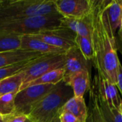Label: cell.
<instances>
[{
    "label": "cell",
    "instance_id": "1",
    "mask_svg": "<svg viewBox=\"0 0 122 122\" xmlns=\"http://www.w3.org/2000/svg\"><path fill=\"white\" fill-rule=\"evenodd\" d=\"M110 1L94 0L91 14L92 24V41L93 45L92 62L98 75L117 84L120 61L117 54L115 35L108 19L107 7Z\"/></svg>",
    "mask_w": 122,
    "mask_h": 122
},
{
    "label": "cell",
    "instance_id": "2",
    "mask_svg": "<svg viewBox=\"0 0 122 122\" xmlns=\"http://www.w3.org/2000/svg\"><path fill=\"white\" fill-rule=\"evenodd\" d=\"M60 14L55 0H5L0 6V24L38 16Z\"/></svg>",
    "mask_w": 122,
    "mask_h": 122
},
{
    "label": "cell",
    "instance_id": "3",
    "mask_svg": "<svg viewBox=\"0 0 122 122\" xmlns=\"http://www.w3.org/2000/svg\"><path fill=\"white\" fill-rule=\"evenodd\" d=\"M74 97L71 87L64 81L37 102L27 115L31 122H51L68 100Z\"/></svg>",
    "mask_w": 122,
    "mask_h": 122
},
{
    "label": "cell",
    "instance_id": "4",
    "mask_svg": "<svg viewBox=\"0 0 122 122\" xmlns=\"http://www.w3.org/2000/svg\"><path fill=\"white\" fill-rule=\"evenodd\" d=\"M61 14L31 16L0 24V35L24 36L51 30L61 25Z\"/></svg>",
    "mask_w": 122,
    "mask_h": 122
},
{
    "label": "cell",
    "instance_id": "5",
    "mask_svg": "<svg viewBox=\"0 0 122 122\" xmlns=\"http://www.w3.org/2000/svg\"><path fill=\"white\" fill-rule=\"evenodd\" d=\"M65 53L56 54H46L36 59L33 63L22 71L23 83L20 91L24 89L26 85L42 75L55 69L64 67Z\"/></svg>",
    "mask_w": 122,
    "mask_h": 122
},
{
    "label": "cell",
    "instance_id": "6",
    "mask_svg": "<svg viewBox=\"0 0 122 122\" xmlns=\"http://www.w3.org/2000/svg\"><path fill=\"white\" fill-rule=\"evenodd\" d=\"M54 86V84H40L28 86L19 91L15 97L14 114L27 116L32 107L49 94Z\"/></svg>",
    "mask_w": 122,
    "mask_h": 122
},
{
    "label": "cell",
    "instance_id": "7",
    "mask_svg": "<svg viewBox=\"0 0 122 122\" xmlns=\"http://www.w3.org/2000/svg\"><path fill=\"white\" fill-rule=\"evenodd\" d=\"M55 4L63 17L80 19L92 14L94 0H55Z\"/></svg>",
    "mask_w": 122,
    "mask_h": 122
},
{
    "label": "cell",
    "instance_id": "8",
    "mask_svg": "<svg viewBox=\"0 0 122 122\" xmlns=\"http://www.w3.org/2000/svg\"><path fill=\"white\" fill-rule=\"evenodd\" d=\"M93 86L95 87L101 98L106 102L109 107H114L119 109L122 99L116 84L97 74L95 76Z\"/></svg>",
    "mask_w": 122,
    "mask_h": 122
},
{
    "label": "cell",
    "instance_id": "9",
    "mask_svg": "<svg viewBox=\"0 0 122 122\" xmlns=\"http://www.w3.org/2000/svg\"><path fill=\"white\" fill-rule=\"evenodd\" d=\"M87 61L79 48L76 46L65 53V64H64V78L74 73L81 71H91L90 64Z\"/></svg>",
    "mask_w": 122,
    "mask_h": 122
},
{
    "label": "cell",
    "instance_id": "10",
    "mask_svg": "<svg viewBox=\"0 0 122 122\" xmlns=\"http://www.w3.org/2000/svg\"><path fill=\"white\" fill-rule=\"evenodd\" d=\"M73 90L74 97H84V95L91 87V73L81 71L64 78L63 80Z\"/></svg>",
    "mask_w": 122,
    "mask_h": 122
},
{
    "label": "cell",
    "instance_id": "11",
    "mask_svg": "<svg viewBox=\"0 0 122 122\" xmlns=\"http://www.w3.org/2000/svg\"><path fill=\"white\" fill-rule=\"evenodd\" d=\"M43 55L46 54L21 49L0 52V68L34 59Z\"/></svg>",
    "mask_w": 122,
    "mask_h": 122
},
{
    "label": "cell",
    "instance_id": "12",
    "mask_svg": "<svg viewBox=\"0 0 122 122\" xmlns=\"http://www.w3.org/2000/svg\"><path fill=\"white\" fill-rule=\"evenodd\" d=\"M21 49L38 52L42 54H64L66 51L60 48L51 46L31 35L21 36Z\"/></svg>",
    "mask_w": 122,
    "mask_h": 122
},
{
    "label": "cell",
    "instance_id": "13",
    "mask_svg": "<svg viewBox=\"0 0 122 122\" xmlns=\"http://www.w3.org/2000/svg\"><path fill=\"white\" fill-rule=\"evenodd\" d=\"M91 14L84 19H80L62 17L61 25L70 29L78 35L92 39V24Z\"/></svg>",
    "mask_w": 122,
    "mask_h": 122
},
{
    "label": "cell",
    "instance_id": "14",
    "mask_svg": "<svg viewBox=\"0 0 122 122\" xmlns=\"http://www.w3.org/2000/svg\"><path fill=\"white\" fill-rule=\"evenodd\" d=\"M60 111H66L73 114L78 122H86L89 116V109L84 97H73L62 107Z\"/></svg>",
    "mask_w": 122,
    "mask_h": 122
},
{
    "label": "cell",
    "instance_id": "15",
    "mask_svg": "<svg viewBox=\"0 0 122 122\" xmlns=\"http://www.w3.org/2000/svg\"><path fill=\"white\" fill-rule=\"evenodd\" d=\"M107 13L112 31L115 35L117 29L120 27L122 18V1H110L107 7Z\"/></svg>",
    "mask_w": 122,
    "mask_h": 122
},
{
    "label": "cell",
    "instance_id": "16",
    "mask_svg": "<svg viewBox=\"0 0 122 122\" xmlns=\"http://www.w3.org/2000/svg\"><path fill=\"white\" fill-rule=\"evenodd\" d=\"M31 36L51 45L57 48H60L61 49H64L65 51H68L69 49L76 46V43L74 41L68 40L63 39L61 37L50 34L48 33H44V32H41L39 34H31Z\"/></svg>",
    "mask_w": 122,
    "mask_h": 122
},
{
    "label": "cell",
    "instance_id": "17",
    "mask_svg": "<svg viewBox=\"0 0 122 122\" xmlns=\"http://www.w3.org/2000/svg\"><path fill=\"white\" fill-rule=\"evenodd\" d=\"M23 83V73L22 71L14 75L9 76L0 81V97L15 93L17 94L20 91V88Z\"/></svg>",
    "mask_w": 122,
    "mask_h": 122
},
{
    "label": "cell",
    "instance_id": "18",
    "mask_svg": "<svg viewBox=\"0 0 122 122\" xmlns=\"http://www.w3.org/2000/svg\"><path fill=\"white\" fill-rule=\"evenodd\" d=\"M92 89L96 94L98 104L107 122H122V116L119 110L114 107H109L106 102L104 101L99 95L94 86H92Z\"/></svg>",
    "mask_w": 122,
    "mask_h": 122
},
{
    "label": "cell",
    "instance_id": "19",
    "mask_svg": "<svg viewBox=\"0 0 122 122\" xmlns=\"http://www.w3.org/2000/svg\"><path fill=\"white\" fill-rule=\"evenodd\" d=\"M64 69H58L53 70L51 71H49L39 78L35 79L32 82L29 83L28 85H26V87L31 86H34V85H40V84H54L56 85L61 81L64 80ZM24 88V89H25Z\"/></svg>",
    "mask_w": 122,
    "mask_h": 122
},
{
    "label": "cell",
    "instance_id": "20",
    "mask_svg": "<svg viewBox=\"0 0 122 122\" xmlns=\"http://www.w3.org/2000/svg\"><path fill=\"white\" fill-rule=\"evenodd\" d=\"M21 36L0 35V52L21 49Z\"/></svg>",
    "mask_w": 122,
    "mask_h": 122
},
{
    "label": "cell",
    "instance_id": "21",
    "mask_svg": "<svg viewBox=\"0 0 122 122\" xmlns=\"http://www.w3.org/2000/svg\"><path fill=\"white\" fill-rule=\"evenodd\" d=\"M35 59H31L29 61L20 62L18 64H15L4 66V67H1L0 68V81L25 70L27 67H29L33 63V61Z\"/></svg>",
    "mask_w": 122,
    "mask_h": 122
},
{
    "label": "cell",
    "instance_id": "22",
    "mask_svg": "<svg viewBox=\"0 0 122 122\" xmlns=\"http://www.w3.org/2000/svg\"><path fill=\"white\" fill-rule=\"evenodd\" d=\"M75 43L84 58L87 61H92L94 51L92 39L77 34L75 39Z\"/></svg>",
    "mask_w": 122,
    "mask_h": 122
},
{
    "label": "cell",
    "instance_id": "23",
    "mask_svg": "<svg viewBox=\"0 0 122 122\" xmlns=\"http://www.w3.org/2000/svg\"><path fill=\"white\" fill-rule=\"evenodd\" d=\"M15 93L7 94L0 97V115L1 117L12 114L15 112Z\"/></svg>",
    "mask_w": 122,
    "mask_h": 122
},
{
    "label": "cell",
    "instance_id": "24",
    "mask_svg": "<svg viewBox=\"0 0 122 122\" xmlns=\"http://www.w3.org/2000/svg\"><path fill=\"white\" fill-rule=\"evenodd\" d=\"M90 105L92 122H107L98 104L96 94L92 89H90Z\"/></svg>",
    "mask_w": 122,
    "mask_h": 122
},
{
    "label": "cell",
    "instance_id": "25",
    "mask_svg": "<svg viewBox=\"0 0 122 122\" xmlns=\"http://www.w3.org/2000/svg\"><path fill=\"white\" fill-rule=\"evenodd\" d=\"M4 122H26L29 119L25 114H12L8 116L2 117Z\"/></svg>",
    "mask_w": 122,
    "mask_h": 122
},
{
    "label": "cell",
    "instance_id": "26",
    "mask_svg": "<svg viewBox=\"0 0 122 122\" xmlns=\"http://www.w3.org/2000/svg\"><path fill=\"white\" fill-rule=\"evenodd\" d=\"M59 119L60 122H78L77 119L73 114L66 111H59Z\"/></svg>",
    "mask_w": 122,
    "mask_h": 122
},
{
    "label": "cell",
    "instance_id": "27",
    "mask_svg": "<svg viewBox=\"0 0 122 122\" xmlns=\"http://www.w3.org/2000/svg\"><path fill=\"white\" fill-rule=\"evenodd\" d=\"M117 86L122 95V65L119 64L118 71H117Z\"/></svg>",
    "mask_w": 122,
    "mask_h": 122
},
{
    "label": "cell",
    "instance_id": "28",
    "mask_svg": "<svg viewBox=\"0 0 122 122\" xmlns=\"http://www.w3.org/2000/svg\"><path fill=\"white\" fill-rule=\"evenodd\" d=\"M60 122V121H59V114L54 117V119L52 120V122Z\"/></svg>",
    "mask_w": 122,
    "mask_h": 122
},
{
    "label": "cell",
    "instance_id": "29",
    "mask_svg": "<svg viewBox=\"0 0 122 122\" xmlns=\"http://www.w3.org/2000/svg\"><path fill=\"white\" fill-rule=\"evenodd\" d=\"M86 122H92V117H91L90 113H89V116H88L87 120H86Z\"/></svg>",
    "mask_w": 122,
    "mask_h": 122
},
{
    "label": "cell",
    "instance_id": "30",
    "mask_svg": "<svg viewBox=\"0 0 122 122\" xmlns=\"http://www.w3.org/2000/svg\"><path fill=\"white\" fill-rule=\"evenodd\" d=\"M120 30H119V35L122 34V21H121V25H120Z\"/></svg>",
    "mask_w": 122,
    "mask_h": 122
},
{
    "label": "cell",
    "instance_id": "31",
    "mask_svg": "<svg viewBox=\"0 0 122 122\" xmlns=\"http://www.w3.org/2000/svg\"><path fill=\"white\" fill-rule=\"evenodd\" d=\"M119 112H120V113H121V114H122V103H121V104H120V106H119Z\"/></svg>",
    "mask_w": 122,
    "mask_h": 122
},
{
    "label": "cell",
    "instance_id": "32",
    "mask_svg": "<svg viewBox=\"0 0 122 122\" xmlns=\"http://www.w3.org/2000/svg\"><path fill=\"white\" fill-rule=\"evenodd\" d=\"M0 122H4V120H3V117L1 116L0 117Z\"/></svg>",
    "mask_w": 122,
    "mask_h": 122
},
{
    "label": "cell",
    "instance_id": "33",
    "mask_svg": "<svg viewBox=\"0 0 122 122\" xmlns=\"http://www.w3.org/2000/svg\"><path fill=\"white\" fill-rule=\"evenodd\" d=\"M3 1H4V0H0V6H1V5L2 4Z\"/></svg>",
    "mask_w": 122,
    "mask_h": 122
},
{
    "label": "cell",
    "instance_id": "34",
    "mask_svg": "<svg viewBox=\"0 0 122 122\" xmlns=\"http://www.w3.org/2000/svg\"><path fill=\"white\" fill-rule=\"evenodd\" d=\"M30 122L29 120H28V121H27V122Z\"/></svg>",
    "mask_w": 122,
    "mask_h": 122
},
{
    "label": "cell",
    "instance_id": "35",
    "mask_svg": "<svg viewBox=\"0 0 122 122\" xmlns=\"http://www.w3.org/2000/svg\"><path fill=\"white\" fill-rule=\"evenodd\" d=\"M0 117H1V115H0Z\"/></svg>",
    "mask_w": 122,
    "mask_h": 122
}]
</instances>
